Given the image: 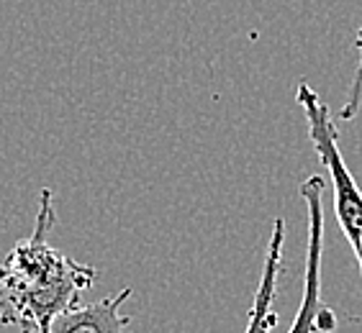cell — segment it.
Masks as SVG:
<instances>
[{
  "mask_svg": "<svg viewBox=\"0 0 362 333\" xmlns=\"http://www.w3.org/2000/svg\"><path fill=\"white\" fill-rule=\"evenodd\" d=\"M54 223L52 190L44 188L31 236L21 238L6 262H0V326L21 333H52L54 320L72 310L98 279L93 267L49 243Z\"/></svg>",
  "mask_w": 362,
  "mask_h": 333,
  "instance_id": "6da1fadb",
  "label": "cell"
},
{
  "mask_svg": "<svg viewBox=\"0 0 362 333\" xmlns=\"http://www.w3.org/2000/svg\"><path fill=\"white\" fill-rule=\"evenodd\" d=\"M300 111L306 116L308 139L314 144V152L319 162L327 166L329 180H332V193H334V213L339 221V229L344 231L347 243L362 274V190L357 188L355 177L349 172L347 162L339 149V131L332 119L329 105L314 92V87L300 80L298 92H296Z\"/></svg>",
  "mask_w": 362,
  "mask_h": 333,
  "instance_id": "7a4b0ae2",
  "label": "cell"
},
{
  "mask_svg": "<svg viewBox=\"0 0 362 333\" xmlns=\"http://www.w3.org/2000/svg\"><path fill=\"white\" fill-rule=\"evenodd\" d=\"M324 193L327 182L321 174H311L300 185V198L308 210V249H306V287L296 318L288 333H316L334 331L337 318L321 303V251H324Z\"/></svg>",
  "mask_w": 362,
  "mask_h": 333,
  "instance_id": "3957f363",
  "label": "cell"
},
{
  "mask_svg": "<svg viewBox=\"0 0 362 333\" xmlns=\"http://www.w3.org/2000/svg\"><path fill=\"white\" fill-rule=\"evenodd\" d=\"M132 295V287H124L121 292L108 295L103 300H95L88 305H75L54 320L52 333H126L132 315H124L121 308Z\"/></svg>",
  "mask_w": 362,
  "mask_h": 333,
  "instance_id": "277c9868",
  "label": "cell"
},
{
  "mask_svg": "<svg viewBox=\"0 0 362 333\" xmlns=\"http://www.w3.org/2000/svg\"><path fill=\"white\" fill-rule=\"evenodd\" d=\"M283 246H286V221L278 218L272 223V236L267 243L265 270L259 277L257 292H255V303H252L250 320L244 333H270L278 323V313L272 308L275 303V292H278L280 270H283Z\"/></svg>",
  "mask_w": 362,
  "mask_h": 333,
  "instance_id": "5b68a950",
  "label": "cell"
},
{
  "mask_svg": "<svg viewBox=\"0 0 362 333\" xmlns=\"http://www.w3.org/2000/svg\"><path fill=\"white\" fill-rule=\"evenodd\" d=\"M357 49H360V62H357V72L352 77V85H349V95H347V103L341 105L339 111V121H352L360 111V103H362V26L357 31Z\"/></svg>",
  "mask_w": 362,
  "mask_h": 333,
  "instance_id": "8992f818",
  "label": "cell"
}]
</instances>
